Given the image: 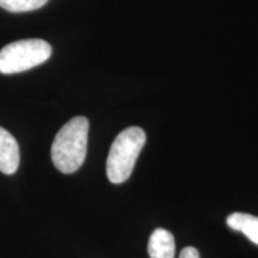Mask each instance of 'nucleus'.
Listing matches in <instances>:
<instances>
[{
    "instance_id": "1",
    "label": "nucleus",
    "mask_w": 258,
    "mask_h": 258,
    "mask_svg": "<svg viewBox=\"0 0 258 258\" xmlns=\"http://www.w3.org/2000/svg\"><path fill=\"white\" fill-rule=\"evenodd\" d=\"M89 138V120L77 116L57 132L51 145V160L62 173H73L80 169L86 158Z\"/></svg>"
},
{
    "instance_id": "2",
    "label": "nucleus",
    "mask_w": 258,
    "mask_h": 258,
    "mask_svg": "<svg viewBox=\"0 0 258 258\" xmlns=\"http://www.w3.org/2000/svg\"><path fill=\"white\" fill-rule=\"evenodd\" d=\"M146 144V134L140 127H129L116 137L106 159V176L114 184L131 177L135 163Z\"/></svg>"
},
{
    "instance_id": "3",
    "label": "nucleus",
    "mask_w": 258,
    "mask_h": 258,
    "mask_svg": "<svg viewBox=\"0 0 258 258\" xmlns=\"http://www.w3.org/2000/svg\"><path fill=\"white\" fill-rule=\"evenodd\" d=\"M51 55V46L41 38L12 42L0 50V73L25 72L46 62Z\"/></svg>"
},
{
    "instance_id": "4",
    "label": "nucleus",
    "mask_w": 258,
    "mask_h": 258,
    "mask_svg": "<svg viewBox=\"0 0 258 258\" xmlns=\"http://www.w3.org/2000/svg\"><path fill=\"white\" fill-rule=\"evenodd\" d=\"M19 146L14 135L0 127V172L4 175H14L18 170Z\"/></svg>"
},
{
    "instance_id": "5",
    "label": "nucleus",
    "mask_w": 258,
    "mask_h": 258,
    "mask_svg": "<svg viewBox=\"0 0 258 258\" xmlns=\"http://www.w3.org/2000/svg\"><path fill=\"white\" fill-rule=\"evenodd\" d=\"M176 244L171 232L157 228L148 241V254L151 258H175Z\"/></svg>"
},
{
    "instance_id": "6",
    "label": "nucleus",
    "mask_w": 258,
    "mask_h": 258,
    "mask_svg": "<svg viewBox=\"0 0 258 258\" xmlns=\"http://www.w3.org/2000/svg\"><path fill=\"white\" fill-rule=\"evenodd\" d=\"M226 222L232 230L241 232L252 243L258 245V217L237 212L228 215Z\"/></svg>"
},
{
    "instance_id": "7",
    "label": "nucleus",
    "mask_w": 258,
    "mask_h": 258,
    "mask_svg": "<svg viewBox=\"0 0 258 258\" xmlns=\"http://www.w3.org/2000/svg\"><path fill=\"white\" fill-rule=\"evenodd\" d=\"M49 0H0V8L14 14L30 12L41 9Z\"/></svg>"
},
{
    "instance_id": "8",
    "label": "nucleus",
    "mask_w": 258,
    "mask_h": 258,
    "mask_svg": "<svg viewBox=\"0 0 258 258\" xmlns=\"http://www.w3.org/2000/svg\"><path fill=\"white\" fill-rule=\"evenodd\" d=\"M179 258H200V253L195 247L188 246L182 250V252L179 254Z\"/></svg>"
}]
</instances>
